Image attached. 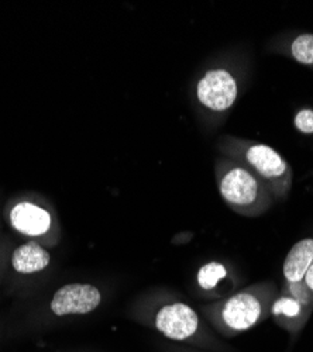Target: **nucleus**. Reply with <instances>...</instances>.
I'll return each mask as SVG.
<instances>
[{
    "label": "nucleus",
    "mask_w": 313,
    "mask_h": 352,
    "mask_svg": "<svg viewBox=\"0 0 313 352\" xmlns=\"http://www.w3.org/2000/svg\"><path fill=\"white\" fill-rule=\"evenodd\" d=\"M222 153L250 169L275 200H285L292 188V168L272 146L239 137H223Z\"/></svg>",
    "instance_id": "f257e3e1"
},
{
    "label": "nucleus",
    "mask_w": 313,
    "mask_h": 352,
    "mask_svg": "<svg viewBox=\"0 0 313 352\" xmlns=\"http://www.w3.org/2000/svg\"><path fill=\"white\" fill-rule=\"evenodd\" d=\"M102 295L98 287L88 283H69L55 293L51 310L56 316L88 314L98 309Z\"/></svg>",
    "instance_id": "39448f33"
},
{
    "label": "nucleus",
    "mask_w": 313,
    "mask_h": 352,
    "mask_svg": "<svg viewBox=\"0 0 313 352\" xmlns=\"http://www.w3.org/2000/svg\"><path fill=\"white\" fill-rule=\"evenodd\" d=\"M196 98L208 110L224 113L239 98V80L226 68L211 69L199 79L196 85Z\"/></svg>",
    "instance_id": "20e7f679"
},
{
    "label": "nucleus",
    "mask_w": 313,
    "mask_h": 352,
    "mask_svg": "<svg viewBox=\"0 0 313 352\" xmlns=\"http://www.w3.org/2000/svg\"><path fill=\"white\" fill-rule=\"evenodd\" d=\"M295 127L303 134H313V110L302 109L295 116Z\"/></svg>",
    "instance_id": "ddd939ff"
},
{
    "label": "nucleus",
    "mask_w": 313,
    "mask_h": 352,
    "mask_svg": "<svg viewBox=\"0 0 313 352\" xmlns=\"http://www.w3.org/2000/svg\"><path fill=\"white\" fill-rule=\"evenodd\" d=\"M50 263V254L37 243H27L17 247L12 256L14 271L23 275L36 274L45 270Z\"/></svg>",
    "instance_id": "9d476101"
},
{
    "label": "nucleus",
    "mask_w": 313,
    "mask_h": 352,
    "mask_svg": "<svg viewBox=\"0 0 313 352\" xmlns=\"http://www.w3.org/2000/svg\"><path fill=\"white\" fill-rule=\"evenodd\" d=\"M216 178L223 201L240 216L259 217L275 200L263 181L233 158L217 161Z\"/></svg>",
    "instance_id": "f03ea898"
},
{
    "label": "nucleus",
    "mask_w": 313,
    "mask_h": 352,
    "mask_svg": "<svg viewBox=\"0 0 313 352\" xmlns=\"http://www.w3.org/2000/svg\"><path fill=\"white\" fill-rule=\"evenodd\" d=\"M155 327L165 337L182 341L196 333L199 317L196 311L185 303L166 305L157 313Z\"/></svg>",
    "instance_id": "423d86ee"
},
{
    "label": "nucleus",
    "mask_w": 313,
    "mask_h": 352,
    "mask_svg": "<svg viewBox=\"0 0 313 352\" xmlns=\"http://www.w3.org/2000/svg\"><path fill=\"white\" fill-rule=\"evenodd\" d=\"M10 223L24 236L39 237L45 234L51 227L50 213L37 204L23 201L16 204L10 213Z\"/></svg>",
    "instance_id": "6e6552de"
},
{
    "label": "nucleus",
    "mask_w": 313,
    "mask_h": 352,
    "mask_svg": "<svg viewBox=\"0 0 313 352\" xmlns=\"http://www.w3.org/2000/svg\"><path fill=\"white\" fill-rule=\"evenodd\" d=\"M312 309L313 306L301 302L290 290L282 287L281 293L272 302L271 316L279 327L290 333H296L305 326Z\"/></svg>",
    "instance_id": "0eeeda50"
},
{
    "label": "nucleus",
    "mask_w": 313,
    "mask_h": 352,
    "mask_svg": "<svg viewBox=\"0 0 313 352\" xmlns=\"http://www.w3.org/2000/svg\"><path fill=\"white\" fill-rule=\"evenodd\" d=\"M227 278V268L220 262H209L197 272V283L204 290H213Z\"/></svg>",
    "instance_id": "9b49d317"
},
{
    "label": "nucleus",
    "mask_w": 313,
    "mask_h": 352,
    "mask_svg": "<svg viewBox=\"0 0 313 352\" xmlns=\"http://www.w3.org/2000/svg\"><path fill=\"white\" fill-rule=\"evenodd\" d=\"M277 296L275 285L266 282L243 289L220 302L215 310L223 333L235 336L257 326L271 314Z\"/></svg>",
    "instance_id": "7ed1b4c3"
},
{
    "label": "nucleus",
    "mask_w": 313,
    "mask_h": 352,
    "mask_svg": "<svg viewBox=\"0 0 313 352\" xmlns=\"http://www.w3.org/2000/svg\"><path fill=\"white\" fill-rule=\"evenodd\" d=\"M313 263V239H303L298 241L288 252L283 261V278L285 283L302 282L306 271Z\"/></svg>",
    "instance_id": "1a4fd4ad"
},
{
    "label": "nucleus",
    "mask_w": 313,
    "mask_h": 352,
    "mask_svg": "<svg viewBox=\"0 0 313 352\" xmlns=\"http://www.w3.org/2000/svg\"><path fill=\"white\" fill-rule=\"evenodd\" d=\"M302 283L305 285V287L309 290V293L313 296V263L310 265V268L306 271V274L302 279Z\"/></svg>",
    "instance_id": "4468645a"
},
{
    "label": "nucleus",
    "mask_w": 313,
    "mask_h": 352,
    "mask_svg": "<svg viewBox=\"0 0 313 352\" xmlns=\"http://www.w3.org/2000/svg\"><path fill=\"white\" fill-rule=\"evenodd\" d=\"M294 60L302 65H313V34L298 36L290 47Z\"/></svg>",
    "instance_id": "f8f14e48"
}]
</instances>
